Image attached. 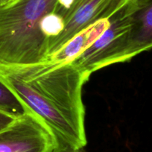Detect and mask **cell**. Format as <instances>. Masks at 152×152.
I'll return each instance as SVG.
<instances>
[{
    "mask_svg": "<svg viewBox=\"0 0 152 152\" xmlns=\"http://www.w3.org/2000/svg\"><path fill=\"white\" fill-rule=\"evenodd\" d=\"M111 17L102 19L73 37L48 60L58 63H72L88 49L104 33L110 23Z\"/></svg>",
    "mask_w": 152,
    "mask_h": 152,
    "instance_id": "7",
    "label": "cell"
},
{
    "mask_svg": "<svg viewBox=\"0 0 152 152\" xmlns=\"http://www.w3.org/2000/svg\"><path fill=\"white\" fill-rule=\"evenodd\" d=\"M81 1V0H57L54 12L58 14L64 20V26L74 11L75 8Z\"/></svg>",
    "mask_w": 152,
    "mask_h": 152,
    "instance_id": "9",
    "label": "cell"
},
{
    "mask_svg": "<svg viewBox=\"0 0 152 152\" xmlns=\"http://www.w3.org/2000/svg\"><path fill=\"white\" fill-rule=\"evenodd\" d=\"M126 2L127 0H81L66 23L63 31L51 45L48 59L73 37L93 23L112 17Z\"/></svg>",
    "mask_w": 152,
    "mask_h": 152,
    "instance_id": "5",
    "label": "cell"
},
{
    "mask_svg": "<svg viewBox=\"0 0 152 152\" xmlns=\"http://www.w3.org/2000/svg\"><path fill=\"white\" fill-rule=\"evenodd\" d=\"M127 8V6H126ZM130 30L128 34V60L152 49V0L144 2L129 11Z\"/></svg>",
    "mask_w": 152,
    "mask_h": 152,
    "instance_id": "6",
    "label": "cell"
},
{
    "mask_svg": "<svg viewBox=\"0 0 152 152\" xmlns=\"http://www.w3.org/2000/svg\"><path fill=\"white\" fill-rule=\"evenodd\" d=\"M17 118L19 117H16L11 114L0 110V131L12 125Z\"/></svg>",
    "mask_w": 152,
    "mask_h": 152,
    "instance_id": "10",
    "label": "cell"
},
{
    "mask_svg": "<svg viewBox=\"0 0 152 152\" xmlns=\"http://www.w3.org/2000/svg\"><path fill=\"white\" fill-rule=\"evenodd\" d=\"M53 152H86V151L84 150V148L78 149H74L68 147L58 146Z\"/></svg>",
    "mask_w": 152,
    "mask_h": 152,
    "instance_id": "11",
    "label": "cell"
},
{
    "mask_svg": "<svg viewBox=\"0 0 152 152\" xmlns=\"http://www.w3.org/2000/svg\"><path fill=\"white\" fill-rule=\"evenodd\" d=\"M129 30L130 17L125 4L111 17L104 33L72 63L90 76L105 66L128 61Z\"/></svg>",
    "mask_w": 152,
    "mask_h": 152,
    "instance_id": "3",
    "label": "cell"
},
{
    "mask_svg": "<svg viewBox=\"0 0 152 152\" xmlns=\"http://www.w3.org/2000/svg\"><path fill=\"white\" fill-rule=\"evenodd\" d=\"M144 1L145 0H127V8L129 11H131L140 5H141Z\"/></svg>",
    "mask_w": 152,
    "mask_h": 152,
    "instance_id": "12",
    "label": "cell"
},
{
    "mask_svg": "<svg viewBox=\"0 0 152 152\" xmlns=\"http://www.w3.org/2000/svg\"><path fill=\"white\" fill-rule=\"evenodd\" d=\"M89 78L73 63L50 60L31 65L0 66V79L28 112L47 125L58 146L74 149L87 145L82 87Z\"/></svg>",
    "mask_w": 152,
    "mask_h": 152,
    "instance_id": "1",
    "label": "cell"
},
{
    "mask_svg": "<svg viewBox=\"0 0 152 152\" xmlns=\"http://www.w3.org/2000/svg\"><path fill=\"white\" fill-rule=\"evenodd\" d=\"M0 110L20 117L28 113L14 92L0 79Z\"/></svg>",
    "mask_w": 152,
    "mask_h": 152,
    "instance_id": "8",
    "label": "cell"
},
{
    "mask_svg": "<svg viewBox=\"0 0 152 152\" xmlns=\"http://www.w3.org/2000/svg\"><path fill=\"white\" fill-rule=\"evenodd\" d=\"M17 1L18 0H0V8H4L10 6Z\"/></svg>",
    "mask_w": 152,
    "mask_h": 152,
    "instance_id": "13",
    "label": "cell"
},
{
    "mask_svg": "<svg viewBox=\"0 0 152 152\" xmlns=\"http://www.w3.org/2000/svg\"><path fill=\"white\" fill-rule=\"evenodd\" d=\"M57 0H18L0 8V66H16L47 61L49 40L43 32L46 16Z\"/></svg>",
    "mask_w": 152,
    "mask_h": 152,
    "instance_id": "2",
    "label": "cell"
},
{
    "mask_svg": "<svg viewBox=\"0 0 152 152\" xmlns=\"http://www.w3.org/2000/svg\"><path fill=\"white\" fill-rule=\"evenodd\" d=\"M56 138L39 117L26 113L0 131V152H53Z\"/></svg>",
    "mask_w": 152,
    "mask_h": 152,
    "instance_id": "4",
    "label": "cell"
}]
</instances>
